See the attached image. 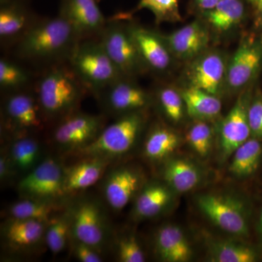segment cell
Returning a JSON list of instances; mask_svg holds the SVG:
<instances>
[{
  "instance_id": "6da1fadb",
  "label": "cell",
  "mask_w": 262,
  "mask_h": 262,
  "mask_svg": "<svg viewBox=\"0 0 262 262\" xmlns=\"http://www.w3.org/2000/svg\"><path fill=\"white\" fill-rule=\"evenodd\" d=\"M81 40L70 22L59 13L36 20L15 43V52L25 61L51 67L68 62Z\"/></svg>"
},
{
  "instance_id": "7a4b0ae2",
  "label": "cell",
  "mask_w": 262,
  "mask_h": 262,
  "mask_svg": "<svg viewBox=\"0 0 262 262\" xmlns=\"http://www.w3.org/2000/svg\"><path fill=\"white\" fill-rule=\"evenodd\" d=\"M87 91L70 65L51 66L41 76L35 94L47 120L75 113Z\"/></svg>"
},
{
  "instance_id": "3957f363",
  "label": "cell",
  "mask_w": 262,
  "mask_h": 262,
  "mask_svg": "<svg viewBox=\"0 0 262 262\" xmlns=\"http://www.w3.org/2000/svg\"><path fill=\"white\" fill-rule=\"evenodd\" d=\"M68 64L85 89L96 96L115 81L124 77L99 39L81 40L71 55Z\"/></svg>"
},
{
  "instance_id": "277c9868",
  "label": "cell",
  "mask_w": 262,
  "mask_h": 262,
  "mask_svg": "<svg viewBox=\"0 0 262 262\" xmlns=\"http://www.w3.org/2000/svg\"><path fill=\"white\" fill-rule=\"evenodd\" d=\"M144 122L145 117L141 111L119 116L113 123L103 127L94 141L73 155L83 158H111L126 154L134 147Z\"/></svg>"
},
{
  "instance_id": "5b68a950",
  "label": "cell",
  "mask_w": 262,
  "mask_h": 262,
  "mask_svg": "<svg viewBox=\"0 0 262 262\" xmlns=\"http://www.w3.org/2000/svg\"><path fill=\"white\" fill-rule=\"evenodd\" d=\"M98 39L124 77H131L145 67L129 25L117 16L107 20Z\"/></svg>"
},
{
  "instance_id": "8992f818",
  "label": "cell",
  "mask_w": 262,
  "mask_h": 262,
  "mask_svg": "<svg viewBox=\"0 0 262 262\" xmlns=\"http://www.w3.org/2000/svg\"><path fill=\"white\" fill-rule=\"evenodd\" d=\"M196 204L213 225L227 233L241 237H249V227L244 205L232 196L203 194Z\"/></svg>"
},
{
  "instance_id": "52a82bcc",
  "label": "cell",
  "mask_w": 262,
  "mask_h": 262,
  "mask_svg": "<svg viewBox=\"0 0 262 262\" xmlns=\"http://www.w3.org/2000/svg\"><path fill=\"white\" fill-rule=\"evenodd\" d=\"M103 127L102 116L76 111L59 120L52 137L59 149L73 154L94 141Z\"/></svg>"
},
{
  "instance_id": "ba28073f",
  "label": "cell",
  "mask_w": 262,
  "mask_h": 262,
  "mask_svg": "<svg viewBox=\"0 0 262 262\" xmlns=\"http://www.w3.org/2000/svg\"><path fill=\"white\" fill-rule=\"evenodd\" d=\"M64 169L58 160L48 158L19 182L18 192L24 198L47 202L66 195Z\"/></svg>"
},
{
  "instance_id": "9c48e42d",
  "label": "cell",
  "mask_w": 262,
  "mask_h": 262,
  "mask_svg": "<svg viewBox=\"0 0 262 262\" xmlns=\"http://www.w3.org/2000/svg\"><path fill=\"white\" fill-rule=\"evenodd\" d=\"M5 125L16 135L42 130L48 121L35 94L10 92L3 106Z\"/></svg>"
},
{
  "instance_id": "30bf717a",
  "label": "cell",
  "mask_w": 262,
  "mask_h": 262,
  "mask_svg": "<svg viewBox=\"0 0 262 262\" xmlns=\"http://www.w3.org/2000/svg\"><path fill=\"white\" fill-rule=\"evenodd\" d=\"M71 234L77 242L101 252L106 244L107 227L103 212L94 201L78 203L70 214Z\"/></svg>"
},
{
  "instance_id": "8fae6325",
  "label": "cell",
  "mask_w": 262,
  "mask_h": 262,
  "mask_svg": "<svg viewBox=\"0 0 262 262\" xmlns=\"http://www.w3.org/2000/svg\"><path fill=\"white\" fill-rule=\"evenodd\" d=\"M262 65V37H249L241 42L227 70L229 89L237 91L251 83Z\"/></svg>"
},
{
  "instance_id": "7c38bea8",
  "label": "cell",
  "mask_w": 262,
  "mask_h": 262,
  "mask_svg": "<svg viewBox=\"0 0 262 262\" xmlns=\"http://www.w3.org/2000/svg\"><path fill=\"white\" fill-rule=\"evenodd\" d=\"M97 97L105 108L118 116L142 111L149 102L148 94L127 77H121L103 90Z\"/></svg>"
},
{
  "instance_id": "4fadbf2b",
  "label": "cell",
  "mask_w": 262,
  "mask_h": 262,
  "mask_svg": "<svg viewBox=\"0 0 262 262\" xmlns=\"http://www.w3.org/2000/svg\"><path fill=\"white\" fill-rule=\"evenodd\" d=\"M96 0H62L60 14L72 24L80 39L99 37L107 20Z\"/></svg>"
},
{
  "instance_id": "5bb4252c",
  "label": "cell",
  "mask_w": 262,
  "mask_h": 262,
  "mask_svg": "<svg viewBox=\"0 0 262 262\" xmlns=\"http://www.w3.org/2000/svg\"><path fill=\"white\" fill-rule=\"evenodd\" d=\"M142 177L136 169L122 167L108 174L103 186V194L114 211H121L139 194Z\"/></svg>"
},
{
  "instance_id": "9a60e30c",
  "label": "cell",
  "mask_w": 262,
  "mask_h": 262,
  "mask_svg": "<svg viewBox=\"0 0 262 262\" xmlns=\"http://www.w3.org/2000/svg\"><path fill=\"white\" fill-rule=\"evenodd\" d=\"M248 103L246 98H239L222 122L220 144L224 160L232 156L251 136L248 118Z\"/></svg>"
},
{
  "instance_id": "2e32d148",
  "label": "cell",
  "mask_w": 262,
  "mask_h": 262,
  "mask_svg": "<svg viewBox=\"0 0 262 262\" xmlns=\"http://www.w3.org/2000/svg\"><path fill=\"white\" fill-rule=\"evenodd\" d=\"M129 28L145 67L158 72L168 70L172 53L162 36L133 24Z\"/></svg>"
},
{
  "instance_id": "e0dca14e",
  "label": "cell",
  "mask_w": 262,
  "mask_h": 262,
  "mask_svg": "<svg viewBox=\"0 0 262 262\" xmlns=\"http://www.w3.org/2000/svg\"><path fill=\"white\" fill-rule=\"evenodd\" d=\"M162 37L170 53L182 59H190L201 54L209 42L208 31L198 21Z\"/></svg>"
},
{
  "instance_id": "ac0fdd59",
  "label": "cell",
  "mask_w": 262,
  "mask_h": 262,
  "mask_svg": "<svg viewBox=\"0 0 262 262\" xmlns=\"http://www.w3.org/2000/svg\"><path fill=\"white\" fill-rule=\"evenodd\" d=\"M226 75L227 70L223 57L216 53H208L193 66L189 77L191 86L216 96Z\"/></svg>"
},
{
  "instance_id": "d6986e66",
  "label": "cell",
  "mask_w": 262,
  "mask_h": 262,
  "mask_svg": "<svg viewBox=\"0 0 262 262\" xmlns=\"http://www.w3.org/2000/svg\"><path fill=\"white\" fill-rule=\"evenodd\" d=\"M64 169L66 194L83 190L94 186L102 178L110 163V158L90 157Z\"/></svg>"
},
{
  "instance_id": "ffe728a7",
  "label": "cell",
  "mask_w": 262,
  "mask_h": 262,
  "mask_svg": "<svg viewBox=\"0 0 262 262\" xmlns=\"http://www.w3.org/2000/svg\"><path fill=\"white\" fill-rule=\"evenodd\" d=\"M155 248L160 258L167 262H186L192 256L189 241L180 227L165 225L155 237Z\"/></svg>"
},
{
  "instance_id": "44dd1931",
  "label": "cell",
  "mask_w": 262,
  "mask_h": 262,
  "mask_svg": "<svg viewBox=\"0 0 262 262\" xmlns=\"http://www.w3.org/2000/svg\"><path fill=\"white\" fill-rule=\"evenodd\" d=\"M47 225L42 221L10 218L3 227V236L10 247L26 249L34 247L44 238Z\"/></svg>"
},
{
  "instance_id": "7402d4cb",
  "label": "cell",
  "mask_w": 262,
  "mask_h": 262,
  "mask_svg": "<svg viewBox=\"0 0 262 262\" xmlns=\"http://www.w3.org/2000/svg\"><path fill=\"white\" fill-rule=\"evenodd\" d=\"M35 20L21 5L5 2L0 10L1 42L15 44Z\"/></svg>"
},
{
  "instance_id": "603a6c76",
  "label": "cell",
  "mask_w": 262,
  "mask_h": 262,
  "mask_svg": "<svg viewBox=\"0 0 262 262\" xmlns=\"http://www.w3.org/2000/svg\"><path fill=\"white\" fill-rule=\"evenodd\" d=\"M169 188L160 184H151L140 191L134 204L136 218L145 220L160 214L171 201Z\"/></svg>"
},
{
  "instance_id": "cb8c5ba5",
  "label": "cell",
  "mask_w": 262,
  "mask_h": 262,
  "mask_svg": "<svg viewBox=\"0 0 262 262\" xmlns=\"http://www.w3.org/2000/svg\"><path fill=\"white\" fill-rule=\"evenodd\" d=\"M163 178L170 189L177 192L185 193L192 191L199 184L201 173L199 168L190 161L173 159L165 165Z\"/></svg>"
},
{
  "instance_id": "d4e9b609",
  "label": "cell",
  "mask_w": 262,
  "mask_h": 262,
  "mask_svg": "<svg viewBox=\"0 0 262 262\" xmlns=\"http://www.w3.org/2000/svg\"><path fill=\"white\" fill-rule=\"evenodd\" d=\"M16 136L8 155L15 172L27 174L41 163L40 145L30 134Z\"/></svg>"
},
{
  "instance_id": "484cf974",
  "label": "cell",
  "mask_w": 262,
  "mask_h": 262,
  "mask_svg": "<svg viewBox=\"0 0 262 262\" xmlns=\"http://www.w3.org/2000/svg\"><path fill=\"white\" fill-rule=\"evenodd\" d=\"M229 171L238 177H248L256 173L261 163L262 144L252 137L239 146L232 155Z\"/></svg>"
},
{
  "instance_id": "4316f807",
  "label": "cell",
  "mask_w": 262,
  "mask_h": 262,
  "mask_svg": "<svg viewBox=\"0 0 262 262\" xmlns=\"http://www.w3.org/2000/svg\"><path fill=\"white\" fill-rule=\"evenodd\" d=\"M182 96L188 114L199 120L214 118L222 110V103L216 96L192 86L184 90Z\"/></svg>"
},
{
  "instance_id": "83f0119b",
  "label": "cell",
  "mask_w": 262,
  "mask_h": 262,
  "mask_svg": "<svg viewBox=\"0 0 262 262\" xmlns=\"http://www.w3.org/2000/svg\"><path fill=\"white\" fill-rule=\"evenodd\" d=\"M246 13L242 0H222L213 9L206 12L208 23L219 32H226L241 23Z\"/></svg>"
},
{
  "instance_id": "f1b7e54d",
  "label": "cell",
  "mask_w": 262,
  "mask_h": 262,
  "mask_svg": "<svg viewBox=\"0 0 262 262\" xmlns=\"http://www.w3.org/2000/svg\"><path fill=\"white\" fill-rule=\"evenodd\" d=\"M208 242L212 261L253 262L257 259V253L247 245L226 239H210Z\"/></svg>"
},
{
  "instance_id": "f546056e",
  "label": "cell",
  "mask_w": 262,
  "mask_h": 262,
  "mask_svg": "<svg viewBox=\"0 0 262 262\" xmlns=\"http://www.w3.org/2000/svg\"><path fill=\"white\" fill-rule=\"evenodd\" d=\"M179 142V136L173 130L165 127H155L144 142V155L151 160H163L177 149Z\"/></svg>"
},
{
  "instance_id": "4dcf8cb0",
  "label": "cell",
  "mask_w": 262,
  "mask_h": 262,
  "mask_svg": "<svg viewBox=\"0 0 262 262\" xmlns=\"http://www.w3.org/2000/svg\"><path fill=\"white\" fill-rule=\"evenodd\" d=\"M56 207L50 202L24 198L11 205L8 214L11 219L42 221L48 223L53 218Z\"/></svg>"
},
{
  "instance_id": "1f68e13d",
  "label": "cell",
  "mask_w": 262,
  "mask_h": 262,
  "mask_svg": "<svg viewBox=\"0 0 262 262\" xmlns=\"http://www.w3.org/2000/svg\"><path fill=\"white\" fill-rule=\"evenodd\" d=\"M71 234L70 214L52 218L46 227L45 241L53 254H58L65 249Z\"/></svg>"
},
{
  "instance_id": "d6a6232c",
  "label": "cell",
  "mask_w": 262,
  "mask_h": 262,
  "mask_svg": "<svg viewBox=\"0 0 262 262\" xmlns=\"http://www.w3.org/2000/svg\"><path fill=\"white\" fill-rule=\"evenodd\" d=\"M29 82L27 70L14 62L1 58L0 60V86L8 92L19 91Z\"/></svg>"
},
{
  "instance_id": "836d02e7",
  "label": "cell",
  "mask_w": 262,
  "mask_h": 262,
  "mask_svg": "<svg viewBox=\"0 0 262 262\" xmlns=\"http://www.w3.org/2000/svg\"><path fill=\"white\" fill-rule=\"evenodd\" d=\"M186 139L190 147L202 158L208 156L211 151L213 134L209 125L198 120L187 131Z\"/></svg>"
},
{
  "instance_id": "e575fe53",
  "label": "cell",
  "mask_w": 262,
  "mask_h": 262,
  "mask_svg": "<svg viewBox=\"0 0 262 262\" xmlns=\"http://www.w3.org/2000/svg\"><path fill=\"white\" fill-rule=\"evenodd\" d=\"M137 8L150 10L158 23L177 21L181 18L179 0H140Z\"/></svg>"
},
{
  "instance_id": "d590c367",
  "label": "cell",
  "mask_w": 262,
  "mask_h": 262,
  "mask_svg": "<svg viewBox=\"0 0 262 262\" xmlns=\"http://www.w3.org/2000/svg\"><path fill=\"white\" fill-rule=\"evenodd\" d=\"M158 101L164 114L169 120L178 122L184 114V100L173 88H163L158 91Z\"/></svg>"
},
{
  "instance_id": "8d00e7d4",
  "label": "cell",
  "mask_w": 262,
  "mask_h": 262,
  "mask_svg": "<svg viewBox=\"0 0 262 262\" xmlns=\"http://www.w3.org/2000/svg\"><path fill=\"white\" fill-rule=\"evenodd\" d=\"M117 256L121 262H144L146 259L141 245L134 235L123 237L119 241Z\"/></svg>"
},
{
  "instance_id": "74e56055",
  "label": "cell",
  "mask_w": 262,
  "mask_h": 262,
  "mask_svg": "<svg viewBox=\"0 0 262 262\" xmlns=\"http://www.w3.org/2000/svg\"><path fill=\"white\" fill-rule=\"evenodd\" d=\"M248 118L251 137L262 139V94L260 93L248 103Z\"/></svg>"
},
{
  "instance_id": "f35d334b",
  "label": "cell",
  "mask_w": 262,
  "mask_h": 262,
  "mask_svg": "<svg viewBox=\"0 0 262 262\" xmlns=\"http://www.w3.org/2000/svg\"><path fill=\"white\" fill-rule=\"evenodd\" d=\"M75 255L76 258L82 262L103 261L102 258L100 256V252L94 248L80 242H77L75 245Z\"/></svg>"
},
{
  "instance_id": "ab89813d",
  "label": "cell",
  "mask_w": 262,
  "mask_h": 262,
  "mask_svg": "<svg viewBox=\"0 0 262 262\" xmlns=\"http://www.w3.org/2000/svg\"><path fill=\"white\" fill-rule=\"evenodd\" d=\"M13 172H15V170L12 166L9 155L3 153L0 158V179H1V182H5V181L10 179V177L13 175Z\"/></svg>"
},
{
  "instance_id": "60d3db41",
  "label": "cell",
  "mask_w": 262,
  "mask_h": 262,
  "mask_svg": "<svg viewBox=\"0 0 262 262\" xmlns=\"http://www.w3.org/2000/svg\"><path fill=\"white\" fill-rule=\"evenodd\" d=\"M222 0H194L196 6L205 13L213 9Z\"/></svg>"
},
{
  "instance_id": "b9f144b4",
  "label": "cell",
  "mask_w": 262,
  "mask_h": 262,
  "mask_svg": "<svg viewBox=\"0 0 262 262\" xmlns=\"http://www.w3.org/2000/svg\"><path fill=\"white\" fill-rule=\"evenodd\" d=\"M258 234H259L260 239H261L262 243V206L261 213H260L259 220H258Z\"/></svg>"
},
{
  "instance_id": "7bdbcfd3",
  "label": "cell",
  "mask_w": 262,
  "mask_h": 262,
  "mask_svg": "<svg viewBox=\"0 0 262 262\" xmlns=\"http://www.w3.org/2000/svg\"><path fill=\"white\" fill-rule=\"evenodd\" d=\"M256 8H257L258 13H260V15H261V16L262 17V0L260 1V3H258V5H257V7H256Z\"/></svg>"
},
{
  "instance_id": "ee69618b",
  "label": "cell",
  "mask_w": 262,
  "mask_h": 262,
  "mask_svg": "<svg viewBox=\"0 0 262 262\" xmlns=\"http://www.w3.org/2000/svg\"><path fill=\"white\" fill-rule=\"evenodd\" d=\"M248 1L249 2V3H251V4H253V5H255V6L257 7L258 3H260L261 0H248Z\"/></svg>"
},
{
  "instance_id": "f6af8a7d",
  "label": "cell",
  "mask_w": 262,
  "mask_h": 262,
  "mask_svg": "<svg viewBox=\"0 0 262 262\" xmlns=\"http://www.w3.org/2000/svg\"><path fill=\"white\" fill-rule=\"evenodd\" d=\"M4 2V3H5V2H8V1H9V0H2V2Z\"/></svg>"
},
{
  "instance_id": "bcb514c9",
  "label": "cell",
  "mask_w": 262,
  "mask_h": 262,
  "mask_svg": "<svg viewBox=\"0 0 262 262\" xmlns=\"http://www.w3.org/2000/svg\"><path fill=\"white\" fill-rule=\"evenodd\" d=\"M96 1H97V2H98H98L101 1V0H96Z\"/></svg>"
}]
</instances>
